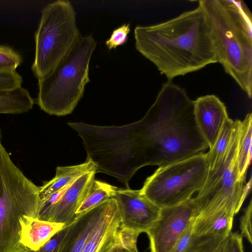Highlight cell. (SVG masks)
<instances>
[{
	"mask_svg": "<svg viewBox=\"0 0 252 252\" xmlns=\"http://www.w3.org/2000/svg\"><path fill=\"white\" fill-rule=\"evenodd\" d=\"M132 124L141 138L146 166H163L209 148L195 121L193 100L172 81L163 84L145 116Z\"/></svg>",
	"mask_w": 252,
	"mask_h": 252,
	"instance_id": "cell-1",
	"label": "cell"
},
{
	"mask_svg": "<svg viewBox=\"0 0 252 252\" xmlns=\"http://www.w3.org/2000/svg\"><path fill=\"white\" fill-rule=\"evenodd\" d=\"M136 49L168 81L218 63L211 31L199 5L167 21L137 26Z\"/></svg>",
	"mask_w": 252,
	"mask_h": 252,
	"instance_id": "cell-2",
	"label": "cell"
},
{
	"mask_svg": "<svg viewBox=\"0 0 252 252\" xmlns=\"http://www.w3.org/2000/svg\"><path fill=\"white\" fill-rule=\"evenodd\" d=\"M214 40L218 63L252 96V18L243 1L200 0Z\"/></svg>",
	"mask_w": 252,
	"mask_h": 252,
	"instance_id": "cell-3",
	"label": "cell"
},
{
	"mask_svg": "<svg viewBox=\"0 0 252 252\" xmlns=\"http://www.w3.org/2000/svg\"><path fill=\"white\" fill-rule=\"evenodd\" d=\"M96 41L81 35L70 50L44 77L38 80L36 103L50 115L71 113L90 82L89 65Z\"/></svg>",
	"mask_w": 252,
	"mask_h": 252,
	"instance_id": "cell-4",
	"label": "cell"
},
{
	"mask_svg": "<svg viewBox=\"0 0 252 252\" xmlns=\"http://www.w3.org/2000/svg\"><path fill=\"white\" fill-rule=\"evenodd\" d=\"M71 2L57 0L41 11L34 34L35 53L32 70L38 80L46 76L81 36Z\"/></svg>",
	"mask_w": 252,
	"mask_h": 252,
	"instance_id": "cell-5",
	"label": "cell"
},
{
	"mask_svg": "<svg viewBox=\"0 0 252 252\" xmlns=\"http://www.w3.org/2000/svg\"><path fill=\"white\" fill-rule=\"evenodd\" d=\"M208 166L206 153L158 167L145 181L140 192L160 208L181 204L203 186Z\"/></svg>",
	"mask_w": 252,
	"mask_h": 252,
	"instance_id": "cell-6",
	"label": "cell"
},
{
	"mask_svg": "<svg viewBox=\"0 0 252 252\" xmlns=\"http://www.w3.org/2000/svg\"><path fill=\"white\" fill-rule=\"evenodd\" d=\"M241 121L236 127L232 143L216 170L208 173L202 188L192 197L197 215L219 210H226L237 214L251 187L249 182L237 180V152Z\"/></svg>",
	"mask_w": 252,
	"mask_h": 252,
	"instance_id": "cell-7",
	"label": "cell"
},
{
	"mask_svg": "<svg viewBox=\"0 0 252 252\" xmlns=\"http://www.w3.org/2000/svg\"><path fill=\"white\" fill-rule=\"evenodd\" d=\"M197 216L192 197L181 204L160 208L159 216L145 232L151 252H171L178 239Z\"/></svg>",
	"mask_w": 252,
	"mask_h": 252,
	"instance_id": "cell-8",
	"label": "cell"
},
{
	"mask_svg": "<svg viewBox=\"0 0 252 252\" xmlns=\"http://www.w3.org/2000/svg\"><path fill=\"white\" fill-rule=\"evenodd\" d=\"M114 198L119 210L122 229L139 235L146 232L159 216L160 208L140 190L119 189Z\"/></svg>",
	"mask_w": 252,
	"mask_h": 252,
	"instance_id": "cell-9",
	"label": "cell"
},
{
	"mask_svg": "<svg viewBox=\"0 0 252 252\" xmlns=\"http://www.w3.org/2000/svg\"><path fill=\"white\" fill-rule=\"evenodd\" d=\"M96 173L92 171L78 178L66 188L56 203L38 219L64 225L69 223L88 195Z\"/></svg>",
	"mask_w": 252,
	"mask_h": 252,
	"instance_id": "cell-10",
	"label": "cell"
},
{
	"mask_svg": "<svg viewBox=\"0 0 252 252\" xmlns=\"http://www.w3.org/2000/svg\"><path fill=\"white\" fill-rule=\"evenodd\" d=\"M193 102L196 123L210 149L215 144L224 122L228 118L226 106L214 94L200 96Z\"/></svg>",
	"mask_w": 252,
	"mask_h": 252,
	"instance_id": "cell-11",
	"label": "cell"
},
{
	"mask_svg": "<svg viewBox=\"0 0 252 252\" xmlns=\"http://www.w3.org/2000/svg\"><path fill=\"white\" fill-rule=\"evenodd\" d=\"M120 224L121 217L117 201L114 198H110L83 252H108L116 241Z\"/></svg>",
	"mask_w": 252,
	"mask_h": 252,
	"instance_id": "cell-12",
	"label": "cell"
},
{
	"mask_svg": "<svg viewBox=\"0 0 252 252\" xmlns=\"http://www.w3.org/2000/svg\"><path fill=\"white\" fill-rule=\"evenodd\" d=\"M108 200L74 217L69 223V228L60 252H83L90 234L106 207Z\"/></svg>",
	"mask_w": 252,
	"mask_h": 252,
	"instance_id": "cell-13",
	"label": "cell"
},
{
	"mask_svg": "<svg viewBox=\"0 0 252 252\" xmlns=\"http://www.w3.org/2000/svg\"><path fill=\"white\" fill-rule=\"evenodd\" d=\"M20 243L26 249L36 251L48 242L64 225L38 218L24 216L20 220Z\"/></svg>",
	"mask_w": 252,
	"mask_h": 252,
	"instance_id": "cell-14",
	"label": "cell"
},
{
	"mask_svg": "<svg viewBox=\"0 0 252 252\" xmlns=\"http://www.w3.org/2000/svg\"><path fill=\"white\" fill-rule=\"evenodd\" d=\"M235 215L224 209L199 214L195 219L194 232L197 236L227 237L231 232Z\"/></svg>",
	"mask_w": 252,
	"mask_h": 252,
	"instance_id": "cell-15",
	"label": "cell"
},
{
	"mask_svg": "<svg viewBox=\"0 0 252 252\" xmlns=\"http://www.w3.org/2000/svg\"><path fill=\"white\" fill-rule=\"evenodd\" d=\"M92 171L96 173V168L88 158L84 162L78 165L58 166L55 177L39 187L41 200L67 186L81 176Z\"/></svg>",
	"mask_w": 252,
	"mask_h": 252,
	"instance_id": "cell-16",
	"label": "cell"
},
{
	"mask_svg": "<svg viewBox=\"0 0 252 252\" xmlns=\"http://www.w3.org/2000/svg\"><path fill=\"white\" fill-rule=\"evenodd\" d=\"M239 121H234L228 117L224 122L215 144L206 153L208 174L216 170L222 161L232 143Z\"/></svg>",
	"mask_w": 252,
	"mask_h": 252,
	"instance_id": "cell-17",
	"label": "cell"
},
{
	"mask_svg": "<svg viewBox=\"0 0 252 252\" xmlns=\"http://www.w3.org/2000/svg\"><path fill=\"white\" fill-rule=\"evenodd\" d=\"M34 100L29 91L20 86L0 91V114H19L31 110Z\"/></svg>",
	"mask_w": 252,
	"mask_h": 252,
	"instance_id": "cell-18",
	"label": "cell"
},
{
	"mask_svg": "<svg viewBox=\"0 0 252 252\" xmlns=\"http://www.w3.org/2000/svg\"><path fill=\"white\" fill-rule=\"evenodd\" d=\"M252 115L248 113L241 121L237 152V180L245 183L248 168L252 158Z\"/></svg>",
	"mask_w": 252,
	"mask_h": 252,
	"instance_id": "cell-19",
	"label": "cell"
},
{
	"mask_svg": "<svg viewBox=\"0 0 252 252\" xmlns=\"http://www.w3.org/2000/svg\"><path fill=\"white\" fill-rule=\"evenodd\" d=\"M118 189L117 187L94 179L88 195L77 209L75 217L114 198Z\"/></svg>",
	"mask_w": 252,
	"mask_h": 252,
	"instance_id": "cell-20",
	"label": "cell"
},
{
	"mask_svg": "<svg viewBox=\"0 0 252 252\" xmlns=\"http://www.w3.org/2000/svg\"><path fill=\"white\" fill-rule=\"evenodd\" d=\"M227 237L197 236L185 252H223Z\"/></svg>",
	"mask_w": 252,
	"mask_h": 252,
	"instance_id": "cell-21",
	"label": "cell"
},
{
	"mask_svg": "<svg viewBox=\"0 0 252 252\" xmlns=\"http://www.w3.org/2000/svg\"><path fill=\"white\" fill-rule=\"evenodd\" d=\"M22 62L21 55L14 49L0 45V72L16 71Z\"/></svg>",
	"mask_w": 252,
	"mask_h": 252,
	"instance_id": "cell-22",
	"label": "cell"
},
{
	"mask_svg": "<svg viewBox=\"0 0 252 252\" xmlns=\"http://www.w3.org/2000/svg\"><path fill=\"white\" fill-rule=\"evenodd\" d=\"M139 235L120 228L116 241L108 252H139L137 247Z\"/></svg>",
	"mask_w": 252,
	"mask_h": 252,
	"instance_id": "cell-23",
	"label": "cell"
},
{
	"mask_svg": "<svg viewBox=\"0 0 252 252\" xmlns=\"http://www.w3.org/2000/svg\"><path fill=\"white\" fill-rule=\"evenodd\" d=\"M130 32V24H124L113 31L110 37L105 42L109 51L125 44Z\"/></svg>",
	"mask_w": 252,
	"mask_h": 252,
	"instance_id": "cell-24",
	"label": "cell"
},
{
	"mask_svg": "<svg viewBox=\"0 0 252 252\" xmlns=\"http://www.w3.org/2000/svg\"><path fill=\"white\" fill-rule=\"evenodd\" d=\"M69 223L64 225L37 251H33L27 249L25 252H60L69 228Z\"/></svg>",
	"mask_w": 252,
	"mask_h": 252,
	"instance_id": "cell-25",
	"label": "cell"
},
{
	"mask_svg": "<svg viewBox=\"0 0 252 252\" xmlns=\"http://www.w3.org/2000/svg\"><path fill=\"white\" fill-rule=\"evenodd\" d=\"M195 218L191 221L182 233L171 252H185L191 246L197 236L194 230Z\"/></svg>",
	"mask_w": 252,
	"mask_h": 252,
	"instance_id": "cell-26",
	"label": "cell"
},
{
	"mask_svg": "<svg viewBox=\"0 0 252 252\" xmlns=\"http://www.w3.org/2000/svg\"><path fill=\"white\" fill-rule=\"evenodd\" d=\"M22 83V77L16 71L0 72V91L17 88Z\"/></svg>",
	"mask_w": 252,
	"mask_h": 252,
	"instance_id": "cell-27",
	"label": "cell"
},
{
	"mask_svg": "<svg viewBox=\"0 0 252 252\" xmlns=\"http://www.w3.org/2000/svg\"><path fill=\"white\" fill-rule=\"evenodd\" d=\"M252 202L251 200L248 206L245 208L243 215L240 219L241 236L246 238L252 243Z\"/></svg>",
	"mask_w": 252,
	"mask_h": 252,
	"instance_id": "cell-28",
	"label": "cell"
},
{
	"mask_svg": "<svg viewBox=\"0 0 252 252\" xmlns=\"http://www.w3.org/2000/svg\"><path fill=\"white\" fill-rule=\"evenodd\" d=\"M223 252H245L243 245V237L237 232L229 234Z\"/></svg>",
	"mask_w": 252,
	"mask_h": 252,
	"instance_id": "cell-29",
	"label": "cell"
}]
</instances>
